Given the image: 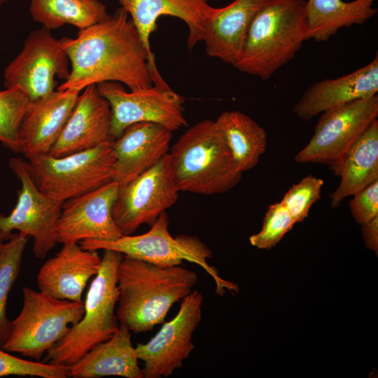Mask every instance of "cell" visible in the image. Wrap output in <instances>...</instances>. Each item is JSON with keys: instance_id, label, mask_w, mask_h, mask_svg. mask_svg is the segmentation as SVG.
I'll list each match as a JSON object with an SVG mask.
<instances>
[{"instance_id": "obj_22", "label": "cell", "mask_w": 378, "mask_h": 378, "mask_svg": "<svg viewBox=\"0 0 378 378\" xmlns=\"http://www.w3.org/2000/svg\"><path fill=\"white\" fill-rule=\"evenodd\" d=\"M268 1L234 0L225 7L214 8L202 40L206 54L234 66L253 18Z\"/></svg>"}, {"instance_id": "obj_6", "label": "cell", "mask_w": 378, "mask_h": 378, "mask_svg": "<svg viewBox=\"0 0 378 378\" xmlns=\"http://www.w3.org/2000/svg\"><path fill=\"white\" fill-rule=\"evenodd\" d=\"M169 225L168 216L164 212L144 234L122 235L112 241L88 239L79 244L84 249L113 250L125 256L164 266L181 265L183 261H188L202 267L213 278L218 294L223 295L225 289L238 293L237 284L223 280L209 265L212 251L204 242L195 236L184 234L174 237Z\"/></svg>"}, {"instance_id": "obj_33", "label": "cell", "mask_w": 378, "mask_h": 378, "mask_svg": "<svg viewBox=\"0 0 378 378\" xmlns=\"http://www.w3.org/2000/svg\"><path fill=\"white\" fill-rule=\"evenodd\" d=\"M353 195L350 209L358 224L362 225L378 215V180Z\"/></svg>"}, {"instance_id": "obj_24", "label": "cell", "mask_w": 378, "mask_h": 378, "mask_svg": "<svg viewBox=\"0 0 378 378\" xmlns=\"http://www.w3.org/2000/svg\"><path fill=\"white\" fill-rule=\"evenodd\" d=\"M336 175L341 176V181L330 195L333 208L339 207L344 199L378 180L377 118L349 149Z\"/></svg>"}, {"instance_id": "obj_31", "label": "cell", "mask_w": 378, "mask_h": 378, "mask_svg": "<svg viewBox=\"0 0 378 378\" xmlns=\"http://www.w3.org/2000/svg\"><path fill=\"white\" fill-rule=\"evenodd\" d=\"M323 180L313 175L304 177L293 185L280 202L295 223L303 222L312 206L321 198Z\"/></svg>"}, {"instance_id": "obj_5", "label": "cell", "mask_w": 378, "mask_h": 378, "mask_svg": "<svg viewBox=\"0 0 378 378\" xmlns=\"http://www.w3.org/2000/svg\"><path fill=\"white\" fill-rule=\"evenodd\" d=\"M98 272L86 294L84 313L68 332L46 353L43 363L70 366L96 345L111 337L119 328L118 270L123 255L104 249Z\"/></svg>"}, {"instance_id": "obj_27", "label": "cell", "mask_w": 378, "mask_h": 378, "mask_svg": "<svg viewBox=\"0 0 378 378\" xmlns=\"http://www.w3.org/2000/svg\"><path fill=\"white\" fill-rule=\"evenodd\" d=\"M29 13L50 30L66 24L83 29L108 15L106 5L98 0H30Z\"/></svg>"}, {"instance_id": "obj_21", "label": "cell", "mask_w": 378, "mask_h": 378, "mask_svg": "<svg viewBox=\"0 0 378 378\" xmlns=\"http://www.w3.org/2000/svg\"><path fill=\"white\" fill-rule=\"evenodd\" d=\"M101 260L98 251L84 249L78 243L63 244L41 267L38 289L57 299L82 302L83 292L98 272Z\"/></svg>"}, {"instance_id": "obj_16", "label": "cell", "mask_w": 378, "mask_h": 378, "mask_svg": "<svg viewBox=\"0 0 378 378\" xmlns=\"http://www.w3.org/2000/svg\"><path fill=\"white\" fill-rule=\"evenodd\" d=\"M119 2L130 15L148 52L153 83L160 88H169L158 71L150 48V38L156 30L158 20L161 16L169 15L183 21L188 29L187 46L192 50L202 41L214 8L208 4V0H119Z\"/></svg>"}, {"instance_id": "obj_23", "label": "cell", "mask_w": 378, "mask_h": 378, "mask_svg": "<svg viewBox=\"0 0 378 378\" xmlns=\"http://www.w3.org/2000/svg\"><path fill=\"white\" fill-rule=\"evenodd\" d=\"M138 360L136 349L132 342L131 331L127 326L120 324L111 337L96 345L69 366L70 377L144 378Z\"/></svg>"}, {"instance_id": "obj_19", "label": "cell", "mask_w": 378, "mask_h": 378, "mask_svg": "<svg viewBox=\"0 0 378 378\" xmlns=\"http://www.w3.org/2000/svg\"><path fill=\"white\" fill-rule=\"evenodd\" d=\"M173 132L150 122L127 127L113 141V181L124 184L144 172L169 153Z\"/></svg>"}, {"instance_id": "obj_9", "label": "cell", "mask_w": 378, "mask_h": 378, "mask_svg": "<svg viewBox=\"0 0 378 378\" xmlns=\"http://www.w3.org/2000/svg\"><path fill=\"white\" fill-rule=\"evenodd\" d=\"M169 154L131 181L119 185L113 216L122 235L150 227L178 200Z\"/></svg>"}, {"instance_id": "obj_10", "label": "cell", "mask_w": 378, "mask_h": 378, "mask_svg": "<svg viewBox=\"0 0 378 378\" xmlns=\"http://www.w3.org/2000/svg\"><path fill=\"white\" fill-rule=\"evenodd\" d=\"M9 167L21 183L17 203L8 215H0V232L4 240L13 230L33 239V253L43 259L57 243L56 227L63 202L43 194L36 186L28 162L21 158H12Z\"/></svg>"}, {"instance_id": "obj_13", "label": "cell", "mask_w": 378, "mask_h": 378, "mask_svg": "<svg viewBox=\"0 0 378 378\" xmlns=\"http://www.w3.org/2000/svg\"><path fill=\"white\" fill-rule=\"evenodd\" d=\"M97 87L110 104L115 139L136 122L157 123L173 132L187 126L184 99L170 88L151 85L127 91L120 83L112 81L98 83Z\"/></svg>"}, {"instance_id": "obj_35", "label": "cell", "mask_w": 378, "mask_h": 378, "mask_svg": "<svg viewBox=\"0 0 378 378\" xmlns=\"http://www.w3.org/2000/svg\"><path fill=\"white\" fill-rule=\"evenodd\" d=\"M4 237H3L2 234L0 232V250H1V247L3 246V244H4Z\"/></svg>"}, {"instance_id": "obj_25", "label": "cell", "mask_w": 378, "mask_h": 378, "mask_svg": "<svg viewBox=\"0 0 378 378\" xmlns=\"http://www.w3.org/2000/svg\"><path fill=\"white\" fill-rule=\"evenodd\" d=\"M373 6L374 0H308L307 39L326 41L342 28L365 24L377 13Z\"/></svg>"}, {"instance_id": "obj_2", "label": "cell", "mask_w": 378, "mask_h": 378, "mask_svg": "<svg viewBox=\"0 0 378 378\" xmlns=\"http://www.w3.org/2000/svg\"><path fill=\"white\" fill-rule=\"evenodd\" d=\"M120 324L134 333L163 323L169 309L192 290L197 274L181 265L164 266L123 256L118 270Z\"/></svg>"}, {"instance_id": "obj_36", "label": "cell", "mask_w": 378, "mask_h": 378, "mask_svg": "<svg viewBox=\"0 0 378 378\" xmlns=\"http://www.w3.org/2000/svg\"><path fill=\"white\" fill-rule=\"evenodd\" d=\"M8 0H0V6L4 4L5 2H6Z\"/></svg>"}, {"instance_id": "obj_11", "label": "cell", "mask_w": 378, "mask_h": 378, "mask_svg": "<svg viewBox=\"0 0 378 378\" xmlns=\"http://www.w3.org/2000/svg\"><path fill=\"white\" fill-rule=\"evenodd\" d=\"M69 62L64 38L56 39L43 27L35 29L5 69L4 85L19 89L31 101H35L55 91V76L64 80L68 78Z\"/></svg>"}, {"instance_id": "obj_30", "label": "cell", "mask_w": 378, "mask_h": 378, "mask_svg": "<svg viewBox=\"0 0 378 378\" xmlns=\"http://www.w3.org/2000/svg\"><path fill=\"white\" fill-rule=\"evenodd\" d=\"M296 223L281 202L270 205L260 231L249 237L251 244L259 249L276 246Z\"/></svg>"}, {"instance_id": "obj_4", "label": "cell", "mask_w": 378, "mask_h": 378, "mask_svg": "<svg viewBox=\"0 0 378 378\" xmlns=\"http://www.w3.org/2000/svg\"><path fill=\"white\" fill-rule=\"evenodd\" d=\"M169 154L179 192L220 194L234 188L242 177L214 120L205 119L190 127Z\"/></svg>"}, {"instance_id": "obj_18", "label": "cell", "mask_w": 378, "mask_h": 378, "mask_svg": "<svg viewBox=\"0 0 378 378\" xmlns=\"http://www.w3.org/2000/svg\"><path fill=\"white\" fill-rule=\"evenodd\" d=\"M57 90L31 101L19 131V153L27 159L48 154L62 132L80 94Z\"/></svg>"}, {"instance_id": "obj_3", "label": "cell", "mask_w": 378, "mask_h": 378, "mask_svg": "<svg viewBox=\"0 0 378 378\" xmlns=\"http://www.w3.org/2000/svg\"><path fill=\"white\" fill-rule=\"evenodd\" d=\"M304 0H270L253 18L234 67L266 80L294 58L307 40Z\"/></svg>"}, {"instance_id": "obj_8", "label": "cell", "mask_w": 378, "mask_h": 378, "mask_svg": "<svg viewBox=\"0 0 378 378\" xmlns=\"http://www.w3.org/2000/svg\"><path fill=\"white\" fill-rule=\"evenodd\" d=\"M113 141L63 157L30 158V174L43 194L64 202L113 181Z\"/></svg>"}, {"instance_id": "obj_20", "label": "cell", "mask_w": 378, "mask_h": 378, "mask_svg": "<svg viewBox=\"0 0 378 378\" xmlns=\"http://www.w3.org/2000/svg\"><path fill=\"white\" fill-rule=\"evenodd\" d=\"M378 92V55L367 65L349 74L313 83L293 108L299 118L309 121L325 112L356 100L368 98Z\"/></svg>"}, {"instance_id": "obj_15", "label": "cell", "mask_w": 378, "mask_h": 378, "mask_svg": "<svg viewBox=\"0 0 378 378\" xmlns=\"http://www.w3.org/2000/svg\"><path fill=\"white\" fill-rule=\"evenodd\" d=\"M119 184L111 181L63 202L56 233L57 243L115 240L122 234L113 216Z\"/></svg>"}, {"instance_id": "obj_34", "label": "cell", "mask_w": 378, "mask_h": 378, "mask_svg": "<svg viewBox=\"0 0 378 378\" xmlns=\"http://www.w3.org/2000/svg\"><path fill=\"white\" fill-rule=\"evenodd\" d=\"M362 234L368 248L378 251V215L368 223L362 225Z\"/></svg>"}, {"instance_id": "obj_1", "label": "cell", "mask_w": 378, "mask_h": 378, "mask_svg": "<svg viewBox=\"0 0 378 378\" xmlns=\"http://www.w3.org/2000/svg\"><path fill=\"white\" fill-rule=\"evenodd\" d=\"M64 38L71 70L57 90L81 92L90 85L109 81L130 90L153 85L148 52L122 7L80 29L76 38Z\"/></svg>"}, {"instance_id": "obj_7", "label": "cell", "mask_w": 378, "mask_h": 378, "mask_svg": "<svg viewBox=\"0 0 378 378\" xmlns=\"http://www.w3.org/2000/svg\"><path fill=\"white\" fill-rule=\"evenodd\" d=\"M18 316L2 349L39 361L77 323L84 313L83 302L60 300L25 286Z\"/></svg>"}, {"instance_id": "obj_28", "label": "cell", "mask_w": 378, "mask_h": 378, "mask_svg": "<svg viewBox=\"0 0 378 378\" xmlns=\"http://www.w3.org/2000/svg\"><path fill=\"white\" fill-rule=\"evenodd\" d=\"M28 239L20 232L13 234L0 250V347L4 344L11 331V321L6 316L7 300L19 276Z\"/></svg>"}, {"instance_id": "obj_29", "label": "cell", "mask_w": 378, "mask_h": 378, "mask_svg": "<svg viewBox=\"0 0 378 378\" xmlns=\"http://www.w3.org/2000/svg\"><path fill=\"white\" fill-rule=\"evenodd\" d=\"M30 102L18 88L0 91V142L14 153H19L20 127Z\"/></svg>"}, {"instance_id": "obj_14", "label": "cell", "mask_w": 378, "mask_h": 378, "mask_svg": "<svg viewBox=\"0 0 378 378\" xmlns=\"http://www.w3.org/2000/svg\"><path fill=\"white\" fill-rule=\"evenodd\" d=\"M203 300L201 292L192 291L171 321L148 342L136 346L137 358L144 363V378L167 377L183 367L195 348L192 335L202 320Z\"/></svg>"}, {"instance_id": "obj_12", "label": "cell", "mask_w": 378, "mask_h": 378, "mask_svg": "<svg viewBox=\"0 0 378 378\" xmlns=\"http://www.w3.org/2000/svg\"><path fill=\"white\" fill-rule=\"evenodd\" d=\"M377 116V94L322 113L295 162L326 164L336 174L345 154Z\"/></svg>"}, {"instance_id": "obj_17", "label": "cell", "mask_w": 378, "mask_h": 378, "mask_svg": "<svg viewBox=\"0 0 378 378\" xmlns=\"http://www.w3.org/2000/svg\"><path fill=\"white\" fill-rule=\"evenodd\" d=\"M82 91L48 155L63 157L115 140L111 133V109L107 99L95 84Z\"/></svg>"}, {"instance_id": "obj_32", "label": "cell", "mask_w": 378, "mask_h": 378, "mask_svg": "<svg viewBox=\"0 0 378 378\" xmlns=\"http://www.w3.org/2000/svg\"><path fill=\"white\" fill-rule=\"evenodd\" d=\"M10 375L66 378L70 369L67 365L20 358L0 347V377Z\"/></svg>"}, {"instance_id": "obj_26", "label": "cell", "mask_w": 378, "mask_h": 378, "mask_svg": "<svg viewBox=\"0 0 378 378\" xmlns=\"http://www.w3.org/2000/svg\"><path fill=\"white\" fill-rule=\"evenodd\" d=\"M214 123L240 170L253 169L266 150L265 129L239 111H225Z\"/></svg>"}]
</instances>
